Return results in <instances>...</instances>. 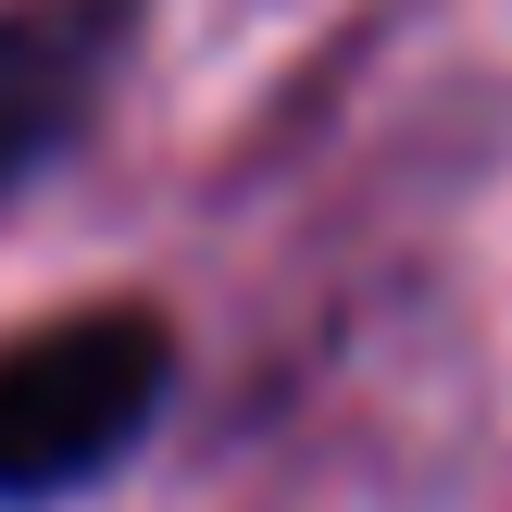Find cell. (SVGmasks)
I'll return each mask as SVG.
<instances>
[{
	"label": "cell",
	"mask_w": 512,
	"mask_h": 512,
	"mask_svg": "<svg viewBox=\"0 0 512 512\" xmlns=\"http://www.w3.org/2000/svg\"><path fill=\"white\" fill-rule=\"evenodd\" d=\"M125 50V0H13L0 13V200L75 150Z\"/></svg>",
	"instance_id": "cell-2"
},
{
	"label": "cell",
	"mask_w": 512,
	"mask_h": 512,
	"mask_svg": "<svg viewBox=\"0 0 512 512\" xmlns=\"http://www.w3.org/2000/svg\"><path fill=\"white\" fill-rule=\"evenodd\" d=\"M175 388V325L138 300H88L25 338H0V512L63 500L138 450V425Z\"/></svg>",
	"instance_id": "cell-1"
}]
</instances>
